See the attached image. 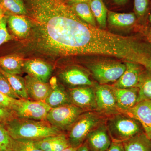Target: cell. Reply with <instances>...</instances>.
<instances>
[{
    "label": "cell",
    "instance_id": "39",
    "mask_svg": "<svg viewBox=\"0 0 151 151\" xmlns=\"http://www.w3.org/2000/svg\"><path fill=\"white\" fill-rule=\"evenodd\" d=\"M114 2L116 3L117 4H123L126 2L127 0H113Z\"/></svg>",
    "mask_w": 151,
    "mask_h": 151
},
{
    "label": "cell",
    "instance_id": "9",
    "mask_svg": "<svg viewBox=\"0 0 151 151\" xmlns=\"http://www.w3.org/2000/svg\"><path fill=\"white\" fill-rule=\"evenodd\" d=\"M94 86L66 89L71 103L86 111H96L97 104Z\"/></svg>",
    "mask_w": 151,
    "mask_h": 151
},
{
    "label": "cell",
    "instance_id": "30",
    "mask_svg": "<svg viewBox=\"0 0 151 151\" xmlns=\"http://www.w3.org/2000/svg\"><path fill=\"white\" fill-rule=\"evenodd\" d=\"M0 92L14 99H17V100L22 99L14 91L7 79L1 72H0Z\"/></svg>",
    "mask_w": 151,
    "mask_h": 151
},
{
    "label": "cell",
    "instance_id": "44",
    "mask_svg": "<svg viewBox=\"0 0 151 151\" xmlns=\"http://www.w3.org/2000/svg\"><path fill=\"white\" fill-rule=\"evenodd\" d=\"M150 151H151V150H150Z\"/></svg>",
    "mask_w": 151,
    "mask_h": 151
},
{
    "label": "cell",
    "instance_id": "23",
    "mask_svg": "<svg viewBox=\"0 0 151 151\" xmlns=\"http://www.w3.org/2000/svg\"><path fill=\"white\" fill-rule=\"evenodd\" d=\"M6 14L26 16L27 10L23 0H0V14Z\"/></svg>",
    "mask_w": 151,
    "mask_h": 151
},
{
    "label": "cell",
    "instance_id": "21",
    "mask_svg": "<svg viewBox=\"0 0 151 151\" xmlns=\"http://www.w3.org/2000/svg\"><path fill=\"white\" fill-rule=\"evenodd\" d=\"M122 143L125 151H150L151 140L147 137L145 132Z\"/></svg>",
    "mask_w": 151,
    "mask_h": 151
},
{
    "label": "cell",
    "instance_id": "40",
    "mask_svg": "<svg viewBox=\"0 0 151 151\" xmlns=\"http://www.w3.org/2000/svg\"><path fill=\"white\" fill-rule=\"evenodd\" d=\"M76 150H77V148H76L70 146V147L65 149L63 151H76Z\"/></svg>",
    "mask_w": 151,
    "mask_h": 151
},
{
    "label": "cell",
    "instance_id": "20",
    "mask_svg": "<svg viewBox=\"0 0 151 151\" xmlns=\"http://www.w3.org/2000/svg\"><path fill=\"white\" fill-rule=\"evenodd\" d=\"M45 102L51 108L72 104L67 89L58 84L54 89H52Z\"/></svg>",
    "mask_w": 151,
    "mask_h": 151
},
{
    "label": "cell",
    "instance_id": "5",
    "mask_svg": "<svg viewBox=\"0 0 151 151\" xmlns=\"http://www.w3.org/2000/svg\"><path fill=\"white\" fill-rule=\"evenodd\" d=\"M86 111L72 104L63 105L51 108L46 120L55 128L66 133L78 117Z\"/></svg>",
    "mask_w": 151,
    "mask_h": 151
},
{
    "label": "cell",
    "instance_id": "25",
    "mask_svg": "<svg viewBox=\"0 0 151 151\" xmlns=\"http://www.w3.org/2000/svg\"><path fill=\"white\" fill-rule=\"evenodd\" d=\"M139 90L138 102L151 100V71L145 70L142 73L137 86Z\"/></svg>",
    "mask_w": 151,
    "mask_h": 151
},
{
    "label": "cell",
    "instance_id": "13",
    "mask_svg": "<svg viewBox=\"0 0 151 151\" xmlns=\"http://www.w3.org/2000/svg\"><path fill=\"white\" fill-rule=\"evenodd\" d=\"M23 70L28 75L42 82L47 83L52 74L53 68L50 64L42 60L33 58L25 60Z\"/></svg>",
    "mask_w": 151,
    "mask_h": 151
},
{
    "label": "cell",
    "instance_id": "35",
    "mask_svg": "<svg viewBox=\"0 0 151 151\" xmlns=\"http://www.w3.org/2000/svg\"><path fill=\"white\" fill-rule=\"evenodd\" d=\"M136 27L137 32L143 36L147 40L151 43V27L147 24L143 25L139 24Z\"/></svg>",
    "mask_w": 151,
    "mask_h": 151
},
{
    "label": "cell",
    "instance_id": "37",
    "mask_svg": "<svg viewBox=\"0 0 151 151\" xmlns=\"http://www.w3.org/2000/svg\"><path fill=\"white\" fill-rule=\"evenodd\" d=\"M76 151H91L86 141L77 148Z\"/></svg>",
    "mask_w": 151,
    "mask_h": 151
},
{
    "label": "cell",
    "instance_id": "10",
    "mask_svg": "<svg viewBox=\"0 0 151 151\" xmlns=\"http://www.w3.org/2000/svg\"><path fill=\"white\" fill-rule=\"evenodd\" d=\"M59 80L67 86V89L84 86H94L89 75L84 70L74 67L64 69L58 74Z\"/></svg>",
    "mask_w": 151,
    "mask_h": 151
},
{
    "label": "cell",
    "instance_id": "27",
    "mask_svg": "<svg viewBox=\"0 0 151 151\" xmlns=\"http://www.w3.org/2000/svg\"><path fill=\"white\" fill-rule=\"evenodd\" d=\"M72 8L76 14L87 23L96 27V19L92 13L89 3L73 4Z\"/></svg>",
    "mask_w": 151,
    "mask_h": 151
},
{
    "label": "cell",
    "instance_id": "26",
    "mask_svg": "<svg viewBox=\"0 0 151 151\" xmlns=\"http://www.w3.org/2000/svg\"><path fill=\"white\" fill-rule=\"evenodd\" d=\"M89 4L96 21L102 28H105L107 24L108 12L103 1L91 0Z\"/></svg>",
    "mask_w": 151,
    "mask_h": 151
},
{
    "label": "cell",
    "instance_id": "6",
    "mask_svg": "<svg viewBox=\"0 0 151 151\" xmlns=\"http://www.w3.org/2000/svg\"><path fill=\"white\" fill-rule=\"evenodd\" d=\"M89 68L93 77L100 84H110L116 82L126 70L125 63L102 61L94 63Z\"/></svg>",
    "mask_w": 151,
    "mask_h": 151
},
{
    "label": "cell",
    "instance_id": "18",
    "mask_svg": "<svg viewBox=\"0 0 151 151\" xmlns=\"http://www.w3.org/2000/svg\"><path fill=\"white\" fill-rule=\"evenodd\" d=\"M34 142L38 148L44 151H63L70 146L65 133L47 137Z\"/></svg>",
    "mask_w": 151,
    "mask_h": 151
},
{
    "label": "cell",
    "instance_id": "38",
    "mask_svg": "<svg viewBox=\"0 0 151 151\" xmlns=\"http://www.w3.org/2000/svg\"><path fill=\"white\" fill-rule=\"evenodd\" d=\"M73 4L78 3H89L91 0H69Z\"/></svg>",
    "mask_w": 151,
    "mask_h": 151
},
{
    "label": "cell",
    "instance_id": "43",
    "mask_svg": "<svg viewBox=\"0 0 151 151\" xmlns=\"http://www.w3.org/2000/svg\"><path fill=\"white\" fill-rule=\"evenodd\" d=\"M8 151H13L12 150H9Z\"/></svg>",
    "mask_w": 151,
    "mask_h": 151
},
{
    "label": "cell",
    "instance_id": "19",
    "mask_svg": "<svg viewBox=\"0 0 151 151\" xmlns=\"http://www.w3.org/2000/svg\"><path fill=\"white\" fill-rule=\"evenodd\" d=\"M25 60L17 54L0 57V68L7 73L19 74L23 70Z\"/></svg>",
    "mask_w": 151,
    "mask_h": 151
},
{
    "label": "cell",
    "instance_id": "12",
    "mask_svg": "<svg viewBox=\"0 0 151 151\" xmlns=\"http://www.w3.org/2000/svg\"><path fill=\"white\" fill-rule=\"evenodd\" d=\"M122 112L139 121L145 134L151 140V100L138 102L132 109Z\"/></svg>",
    "mask_w": 151,
    "mask_h": 151
},
{
    "label": "cell",
    "instance_id": "3",
    "mask_svg": "<svg viewBox=\"0 0 151 151\" xmlns=\"http://www.w3.org/2000/svg\"><path fill=\"white\" fill-rule=\"evenodd\" d=\"M105 124L113 142L123 143L145 132L139 121L121 112L106 117Z\"/></svg>",
    "mask_w": 151,
    "mask_h": 151
},
{
    "label": "cell",
    "instance_id": "7",
    "mask_svg": "<svg viewBox=\"0 0 151 151\" xmlns=\"http://www.w3.org/2000/svg\"><path fill=\"white\" fill-rule=\"evenodd\" d=\"M94 88L97 112L106 117L120 112L117 106L114 87L112 85L95 84Z\"/></svg>",
    "mask_w": 151,
    "mask_h": 151
},
{
    "label": "cell",
    "instance_id": "16",
    "mask_svg": "<svg viewBox=\"0 0 151 151\" xmlns=\"http://www.w3.org/2000/svg\"><path fill=\"white\" fill-rule=\"evenodd\" d=\"M114 87L117 106L120 112H125L134 107L138 103V87L119 89Z\"/></svg>",
    "mask_w": 151,
    "mask_h": 151
},
{
    "label": "cell",
    "instance_id": "34",
    "mask_svg": "<svg viewBox=\"0 0 151 151\" xmlns=\"http://www.w3.org/2000/svg\"><path fill=\"white\" fill-rule=\"evenodd\" d=\"M12 39V37L9 34L7 29L6 16V15L3 19L0 25V46Z\"/></svg>",
    "mask_w": 151,
    "mask_h": 151
},
{
    "label": "cell",
    "instance_id": "11",
    "mask_svg": "<svg viewBox=\"0 0 151 151\" xmlns=\"http://www.w3.org/2000/svg\"><path fill=\"white\" fill-rule=\"evenodd\" d=\"M126 68L120 78L113 84V87L119 89L137 87L142 73L145 70L143 65L136 63L125 61Z\"/></svg>",
    "mask_w": 151,
    "mask_h": 151
},
{
    "label": "cell",
    "instance_id": "36",
    "mask_svg": "<svg viewBox=\"0 0 151 151\" xmlns=\"http://www.w3.org/2000/svg\"><path fill=\"white\" fill-rule=\"evenodd\" d=\"M106 151H125L123 143L112 142L110 147Z\"/></svg>",
    "mask_w": 151,
    "mask_h": 151
},
{
    "label": "cell",
    "instance_id": "41",
    "mask_svg": "<svg viewBox=\"0 0 151 151\" xmlns=\"http://www.w3.org/2000/svg\"><path fill=\"white\" fill-rule=\"evenodd\" d=\"M147 24L151 27V12L150 13V14L148 17Z\"/></svg>",
    "mask_w": 151,
    "mask_h": 151
},
{
    "label": "cell",
    "instance_id": "24",
    "mask_svg": "<svg viewBox=\"0 0 151 151\" xmlns=\"http://www.w3.org/2000/svg\"><path fill=\"white\" fill-rule=\"evenodd\" d=\"M0 72L4 76L14 91L21 99L30 100L26 89L24 78L18 74L7 73L0 68Z\"/></svg>",
    "mask_w": 151,
    "mask_h": 151
},
{
    "label": "cell",
    "instance_id": "15",
    "mask_svg": "<svg viewBox=\"0 0 151 151\" xmlns=\"http://www.w3.org/2000/svg\"><path fill=\"white\" fill-rule=\"evenodd\" d=\"M24 79L27 92L30 100L45 102L52 90L50 84L29 75L26 76Z\"/></svg>",
    "mask_w": 151,
    "mask_h": 151
},
{
    "label": "cell",
    "instance_id": "31",
    "mask_svg": "<svg viewBox=\"0 0 151 151\" xmlns=\"http://www.w3.org/2000/svg\"><path fill=\"white\" fill-rule=\"evenodd\" d=\"M17 117L14 111L0 104V126L4 127L6 124Z\"/></svg>",
    "mask_w": 151,
    "mask_h": 151
},
{
    "label": "cell",
    "instance_id": "42",
    "mask_svg": "<svg viewBox=\"0 0 151 151\" xmlns=\"http://www.w3.org/2000/svg\"><path fill=\"white\" fill-rule=\"evenodd\" d=\"M5 16V15L0 14V25H1V23L3 19H4Z\"/></svg>",
    "mask_w": 151,
    "mask_h": 151
},
{
    "label": "cell",
    "instance_id": "28",
    "mask_svg": "<svg viewBox=\"0 0 151 151\" xmlns=\"http://www.w3.org/2000/svg\"><path fill=\"white\" fill-rule=\"evenodd\" d=\"M150 0H134V13L139 21V24H147L148 17L150 14Z\"/></svg>",
    "mask_w": 151,
    "mask_h": 151
},
{
    "label": "cell",
    "instance_id": "33",
    "mask_svg": "<svg viewBox=\"0 0 151 151\" xmlns=\"http://www.w3.org/2000/svg\"><path fill=\"white\" fill-rule=\"evenodd\" d=\"M20 100L11 98L0 92V104L15 112L20 103Z\"/></svg>",
    "mask_w": 151,
    "mask_h": 151
},
{
    "label": "cell",
    "instance_id": "2",
    "mask_svg": "<svg viewBox=\"0 0 151 151\" xmlns=\"http://www.w3.org/2000/svg\"><path fill=\"white\" fill-rule=\"evenodd\" d=\"M4 128L14 139L33 142L64 133L55 128L47 120L38 121L18 117L6 124Z\"/></svg>",
    "mask_w": 151,
    "mask_h": 151
},
{
    "label": "cell",
    "instance_id": "1",
    "mask_svg": "<svg viewBox=\"0 0 151 151\" xmlns=\"http://www.w3.org/2000/svg\"><path fill=\"white\" fill-rule=\"evenodd\" d=\"M31 30L24 43L52 60L82 55L89 45L92 27L63 0H23Z\"/></svg>",
    "mask_w": 151,
    "mask_h": 151
},
{
    "label": "cell",
    "instance_id": "4",
    "mask_svg": "<svg viewBox=\"0 0 151 151\" xmlns=\"http://www.w3.org/2000/svg\"><path fill=\"white\" fill-rule=\"evenodd\" d=\"M106 118L97 111L82 113L66 132L70 146L77 148L82 145L92 131L105 123Z\"/></svg>",
    "mask_w": 151,
    "mask_h": 151
},
{
    "label": "cell",
    "instance_id": "22",
    "mask_svg": "<svg viewBox=\"0 0 151 151\" xmlns=\"http://www.w3.org/2000/svg\"><path fill=\"white\" fill-rule=\"evenodd\" d=\"M107 20L111 25L125 27L134 25L138 20L134 13H119L108 11Z\"/></svg>",
    "mask_w": 151,
    "mask_h": 151
},
{
    "label": "cell",
    "instance_id": "17",
    "mask_svg": "<svg viewBox=\"0 0 151 151\" xmlns=\"http://www.w3.org/2000/svg\"><path fill=\"white\" fill-rule=\"evenodd\" d=\"M6 16V22L14 36L23 40L28 36L30 32L31 24L27 17L15 14H9Z\"/></svg>",
    "mask_w": 151,
    "mask_h": 151
},
{
    "label": "cell",
    "instance_id": "32",
    "mask_svg": "<svg viewBox=\"0 0 151 151\" xmlns=\"http://www.w3.org/2000/svg\"><path fill=\"white\" fill-rule=\"evenodd\" d=\"M12 139L6 129L0 126V151H8L12 148Z\"/></svg>",
    "mask_w": 151,
    "mask_h": 151
},
{
    "label": "cell",
    "instance_id": "29",
    "mask_svg": "<svg viewBox=\"0 0 151 151\" xmlns=\"http://www.w3.org/2000/svg\"><path fill=\"white\" fill-rule=\"evenodd\" d=\"M11 150L13 151H44L38 148L33 141L14 139Z\"/></svg>",
    "mask_w": 151,
    "mask_h": 151
},
{
    "label": "cell",
    "instance_id": "14",
    "mask_svg": "<svg viewBox=\"0 0 151 151\" xmlns=\"http://www.w3.org/2000/svg\"><path fill=\"white\" fill-rule=\"evenodd\" d=\"M86 141L91 151H106L112 142L105 123L92 131Z\"/></svg>",
    "mask_w": 151,
    "mask_h": 151
},
{
    "label": "cell",
    "instance_id": "8",
    "mask_svg": "<svg viewBox=\"0 0 151 151\" xmlns=\"http://www.w3.org/2000/svg\"><path fill=\"white\" fill-rule=\"evenodd\" d=\"M51 108L44 101L22 99L15 111L17 117L21 119L43 121Z\"/></svg>",
    "mask_w": 151,
    "mask_h": 151
}]
</instances>
